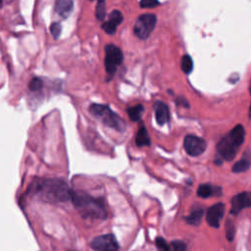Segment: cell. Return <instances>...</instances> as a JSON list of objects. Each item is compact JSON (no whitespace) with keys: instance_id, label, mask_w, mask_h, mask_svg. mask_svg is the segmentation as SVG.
Wrapping results in <instances>:
<instances>
[{"instance_id":"5","label":"cell","mask_w":251,"mask_h":251,"mask_svg":"<svg viewBox=\"0 0 251 251\" xmlns=\"http://www.w3.org/2000/svg\"><path fill=\"white\" fill-rule=\"evenodd\" d=\"M123 52L122 50L114 45L107 44L105 46V69L107 73V80H110L116 74L119 66L123 62Z\"/></svg>"},{"instance_id":"19","label":"cell","mask_w":251,"mask_h":251,"mask_svg":"<svg viewBox=\"0 0 251 251\" xmlns=\"http://www.w3.org/2000/svg\"><path fill=\"white\" fill-rule=\"evenodd\" d=\"M180 67L181 70L185 73V74H189L192 69H193V61L191 59V57L189 55H184L181 59L180 62Z\"/></svg>"},{"instance_id":"1","label":"cell","mask_w":251,"mask_h":251,"mask_svg":"<svg viewBox=\"0 0 251 251\" xmlns=\"http://www.w3.org/2000/svg\"><path fill=\"white\" fill-rule=\"evenodd\" d=\"M29 191L41 201L59 203L71 200L73 190L69 184L60 178L35 179L29 186Z\"/></svg>"},{"instance_id":"13","label":"cell","mask_w":251,"mask_h":251,"mask_svg":"<svg viewBox=\"0 0 251 251\" xmlns=\"http://www.w3.org/2000/svg\"><path fill=\"white\" fill-rule=\"evenodd\" d=\"M74 9L73 0H56L54 11L62 19L68 18Z\"/></svg>"},{"instance_id":"22","label":"cell","mask_w":251,"mask_h":251,"mask_svg":"<svg viewBox=\"0 0 251 251\" xmlns=\"http://www.w3.org/2000/svg\"><path fill=\"white\" fill-rule=\"evenodd\" d=\"M96 18L99 21L104 20L105 16H106V7H105V3H98L96 6V12H95Z\"/></svg>"},{"instance_id":"17","label":"cell","mask_w":251,"mask_h":251,"mask_svg":"<svg viewBox=\"0 0 251 251\" xmlns=\"http://www.w3.org/2000/svg\"><path fill=\"white\" fill-rule=\"evenodd\" d=\"M135 144L138 147L149 146L151 144L149 134H148L147 129L144 126V125H140V126L137 130V133H136V136H135Z\"/></svg>"},{"instance_id":"8","label":"cell","mask_w":251,"mask_h":251,"mask_svg":"<svg viewBox=\"0 0 251 251\" xmlns=\"http://www.w3.org/2000/svg\"><path fill=\"white\" fill-rule=\"evenodd\" d=\"M183 147L185 152L192 157H196L201 155L207 147V143L206 141L196 135H186L183 141Z\"/></svg>"},{"instance_id":"6","label":"cell","mask_w":251,"mask_h":251,"mask_svg":"<svg viewBox=\"0 0 251 251\" xmlns=\"http://www.w3.org/2000/svg\"><path fill=\"white\" fill-rule=\"evenodd\" d=\"M157 23V18L153 14L140 15L134 25L133 31L140 39H146L153 31Z\"/></svg>"},{"instance_id":"29","label":"cell","mask_w":251,"mask_h":251,"mask_svg":"<svg viewBox=\"0 0 251 251\" xmlns=\"http://www.w3.org/2000/svg\"><path fill=\"white\" fill-rule=\"evenodd\" d=\"M105 0H98V3H104Z\"/></svg>"},{"instance_id":"24","label":"cell","mask_w":251,"mask_h":251,"mask_svg":"<svg viewBox=\"0 0 251 251\" xmlns=\"http://www.w3.org/2000/svg\"><path fill=\"white\" fill-rule=\"evenodd\" d=\"M50 31H51V34L53 35V37L55 39L59 38L60 34H61V31H62V27H61V25L59 23H52L51 25H50Z\"/></svg>"},{"instance_id":"27","label":"cell","mask_w":251,"mask_h":251,"mask_svg":"<svg viewBox=\"0 0 251 251\" xmlns=\"http://www.w3.org/2000/svg\"><path fill=\"white\" fill-rule=\"evenodd\" d=\"M249 117L251 118V105H250V108H249Z\"/></svg>"},{"instance_id":"3","label":"cell","mask_w":251,"mask_h":251,"mask_svg":"<svg viewBox=\"0 0 251 251\" xmlns=\"http://www.w3.org/2000/svg\"><path fill=\"white\" fill-rule=\"evenodd\" d=\"M245 129L241 125L235 126L217 145V152L220 160L231 161L235 157L239 147L244 142Z\"/></svg>"},{"instance_id":"18","label":"cell","mask_w":251,"mask_h":251,"mask_svg":"<svg viewBox=\"0 0 251 251\" xmlns=\"http://www.w3.org/2000/svg\"><path fill=\"white\" fill-rule=\"evenodd\" d=\"M143 112L144 107L141 104H137L126 109V113L132 122H138L141 119Z\"/></svg>"},{"instance_id":"26","label":"cell","mask_w":251,"mask_h":251,"mask_svg":"<svg viewBox=\"0 0 251 251\" xmlns=\"http://www.w3.org/2000/svg\"><path fill=\"white\" fill-rule=\"evenodd\" d=\"M158 0H140L139 5L141 8H154L159 5Z\"/></svg>"},{"instance_id":"30","label":"cell","mask_w":251,"mask_h":251,"mask_svg":"<svg viewBox=\"0 0 251 251\" xmlns=\"http://www.w3.org/2000/svg\"><path fill=\"white\" fill-rule=\"evenodd\" d=\"M249 90H250V94H251V81H250V87H249Z\"/></svg>"},{"instance_id":"20","label":"cell","mask_w":251,"mask_h":251,"mask_svg":"<svg viewBox=\"0 0 251 251\" xmlns=\"http://www.w3.org/2000/svg\"><path fill=\"white\" fill-rule=\"evenodd\" d=\"M226 226V236L228 241H232L235 234V226L231 220H227L225 224Z\"/></svg>"},{"instance_id":"21","label":"cell","mask_w":251,"mask_h":251,"mask_svg":"<svg viewBox=\"0 0 251 251\" xmlns=\"http://www.w3.org/2000/svg\"><path fill=\"white\" fill-rule=\"evenodd\" d=\"M155 243L160 251H172L171 246L167 243V241L163 237H157L155 240Z\"/></svg>"},{"instance_id":"28","label":"cell","mask_w":251,"mask_h":251,"mask_svg":"<svg viewBox=\"0 0 251 251\" xmlns=\"http://www.w3.org/2000/svg\"><path fill=\"white\" fill-rule=\"evenodd\" d=\"M2 5H3V0H0V8L2 7Z\"/></svg>"},{"instance_id":"15","label":"cell","mask_w":251,"mask_h":251,"mask_svg":"<svg viewBox=\"0 0 251 251\" xmlns=\"http://www.w3.org/2000/svg\"><path fill=\"white\" fill-rule=\"evenodd\" d=\"M251 167V150L247 149L242 158L238 160L232 167L233 173H242L247 171Z\"/></svg>"},{"instance_id":"9","label":"cell","mask_w":251,"mask_h":251,"mask_svg":"<svg viewBox=\"0 0 251 251\" xmlns=\"http://www.w3.org/2000/svg\"><path fill=\"white\" fill-rule=\"evenodd\" d=\"M226 211V206L222 202H218L209 207L206 212V221L212 227H219L221 220L223 219Z\"/></svg>"},{"instance_id":"12","label":"cell","mask_w":251,"mask_h":251,"mask_svg":"<svg viewBox=\"0 0 251 251\" xmlns=\"http://www.w3.org/2000/svg\"><path fill=\"white\" fill-rule=\"evenodd\" d=\"M154 112H155V118L158 125L163 126L169 121L170 119L169 107L163 101H156L154 103Z\"/></svg>"},{"instance_id":"4","label":"cell","mask_w":251,"mask_h":251,"mask_svg":"<svg viewBox=\"0 0 251 251\" xmlns=\"http://www.w3.org/2000/svg\"><path fill=\"white\" fill-rule=\"evenodd\" d=\"M89 112L109 127L118 131H124L126 129V123L124 120L112 111L108 105L93 103L89 106Z\"/></svg>"},{"instance_id":"10","label":"cell","mask_w":251,"mask_h":251,"mask_svg":"<svg viewBox=\"0 0 251 251\" xmlns=\"http://www.w3.org/2000/svg\"><path fill=\"white\" fill-rule=\"evenodd\" d=\"M251 207V192L243 191L238 194H235L231 198V215H238L243 209Z\"/></svg>"},{"instance_id":"7","label":"cell","mask_w":251,"mask_h":251,"mask_svg":"<svg viewBox=\"0 0 251 251\" xmlns=\"http://www.w3.org/2000/svg\"><path fill=\"white\" fill-rule=\"evenodd\" d=\"M93 251H118L119 243L114 234H102L94 237L90 242Z\"/></svg>"},{"instance_id":"2","label":"cell","mask_w":251,"mask_h":251,"mask_svg":"<svg viewBox=\"0 0 251 251\" xmlns=\"http://www.w3.org/2000/svg\"><path fill=\"white\" fill-rule=\"evenodd\" d=\"M71 200L74 207L84 219L104 221L108 218V211L102 198L94 197L84 191H74Z\"/></svg>"},{"instance_id":"23","label":"cell","mask_w":251,"mask_h":251,"mask_svg":"<svg viewBox=\"0 0 251 251\" xmlns=\"http://www.w3.org/2000/svg\"><path fill=\"white\" fill-rule=\"evenodd\" d=\"M172 251H186V244L181 240H174L171 243Z\"/></svg>"},{"instance_id":"11","label":"cell","mask_w":251,"mask_h":251,"mask_svg":"<svg viewBox=\"0 0 251 251\" xmlns=\"http://www.w3.org/2000/svg\"><path fill=\"white\" fill-rule=\"evenodd\" d=\"M123 14L119 10H114L110 13L108 21L102 24V29L109 35L116 33L118 25L123 22Z\"/></svg>"},{"instance_id":"14","label":"cell","mask_w":251,"mask_h":251,"mask_svg":"<svg viewBox=\"0 0 251 251\" xmlns=\"http://www.w3.org/2000/svg\"><path fill=\"white\" fill-rule=\"evenodd\" d=\"M222 194V187L215 186L210 183H202L198 186L197 195L201 198H209L211 196H220Z\"/></svg>"},{"instance_id":"25","label":"cell","mask_w":251,"mask_h":251,"mask_svg":"<svg viewBox=\"0 0 251 251\" xmlns=\"http://www.w3.org/2000/svg\"><path fill=\"white\" fill-rule=\"evenodd\" d=\"M42 87V81L38 77H33L29 82V89L31 91H38Z\"/></svg>"},{"instance_id":"16","label":"cell","mask_w":251,"mask_h":251,"mask_svg":"<svg viewBox=\"0 0 251 251\" xmlns=\"http://www.w3.org/2000/svg\"><path fill=\"white\" fill-rule=\"evenodd\" d=\"M204 215V209L199 205H194L190 211V214L185 217V221L187 224L191 226H198Z\"/></svg>"}]
</instances>
